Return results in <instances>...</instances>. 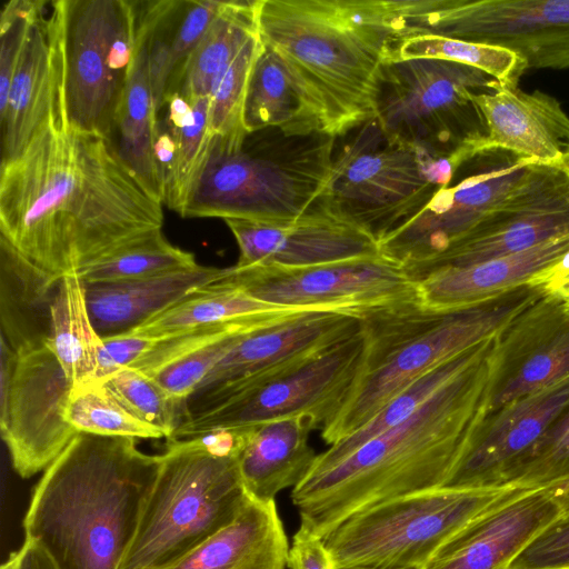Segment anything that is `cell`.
Returning <instances> with one entry per match:
<instances>
[{
  "label": "cell",
  "instance_id": "1",
  "mask_svg": "<svg viewBox=\"0 0 569 569\" xmlns=\"http://www.w3.org/2000/svg\"><path fill=\"white\" fill-rule=\"evenodd\" d=\"M152 198L103 137L43 127L0 170V236L62 277L162 230Z\"/></svg>",
  "mask_w": 569,
  "mask_h": 569
},
{
  "label": "cell",
  "instance_id": "2",
  "mask_svg": "<svg viewBox=\"0 0 569 569\" xmlns=\"http://www.w3.org/2000/svg\"><path fill=\"white\" fill-rule=\"evenodd\" d=\"M498 335L408 418L342 457L315 460L291 491L300 527L322 538L362 509L442 487L488 413Z\"/></svg>",
  "mask_w": 569,
  "mask_h": 569
},
{
  "label": "cell",
  "instance_id": "3",
  "mask_svg": "<svg viewBox=\"0 0 569 569\" xmlns=\"http://www.w3.org/2000/svg\"><path fill=\"white\" fill-rule=\"evenodd\" d=\"M159 468L136 438L78 432L34 486L24 539L59 569H118Z\"/></svg>",
  "mask_w": 569,
  "mask_h": 569
},
{
  "label": "cell",
  "instance_id": "4",
  "mask_svg": "<svg viewBox=\"0 0 569 569\" xmlns=\"http://www.w3.org/2000/svg\"><path fill=\"white\" fill-rule=\"evenodd\" d=\"M254 18L322 132L339 138L375 117L396 54L386 0H256Z\"/></svg>",
  "mask_w": 569,
  "mask_h": 569
},
{
  "label": "cell",
  "instance_id": "5",
  "mask_svg": "<svg viewBox=\"0 0 569 569\" xmlns=\"http://www.w3.org/2000/svg\"><path fill=\"white\" fill-rule=\"evenodd\" d=\"M543 295L525 284L455 311L432 312L418 306L365 318L363 366L348 401L321 431L322 439L331 446L349 436L415 380L497 336Z\"/></svg>",
  "mask_w": 569,
  "mask_h": 569
},
{
  "label": "cell",
  "instance_id": "6",
  "mask_svg": "<svg viewBox=\"0 0 569 569\" xmlns=\"http://www.w3.org/2000/svg\"><path fill=\"white\" fill-rule=\"evenodd\" d=\"M336 139L279 129L248 133L241 143L213 137L181 217L283 221L321 211Z\"/></svg>",
  "mask_w": 569,
  "mask_h": 569
},
{
  "label": "cell",
  "instance_id": "7",
  "mask_svg": "<svg viewBox=\"0 0 569 569\" xmlns=\"http://www.w3.org/2000/svg\"><path fill=\"white\" fill-rule=\"evenodd\" d=\"M234 430L168 441L134 538L118 569H167L230 523L246 503Z\"/></svg>",
  "mask_w": 569,
  "mask_h": 569
},
{
  "label": "cell",
  "instance_id": "8",
  "mask_svg": "<svg viewBox=\"0 0 569 569\" xmlns=\"http://www.w3.org/2000/svg\"><path fill=\"white\" fill-rule=\"evenodd\" d=\"M51 4L58 124L111 141L137 49L136 1Z\"/></svg>",
  "mask_w": 569,
  "mask_h": 569
},
{
  "label": "cell",
  "instance_id": "9",
  "mask_svg": "<svg viewBox=\"0 0 569 569\" xmlns=\"http://www.w3.org/2000/svg\"><path fill=\"white\" fill-rule=\"evenodd\" d=\"M458 168L390 139L373 118L336 139L319 209L380 242L449 184Z\"/></svg>",
  "mask_w": 569,
  "mask_h": 569
},
{
  "label": "cell",
  "instance_id": "10",
  "mask_svg": "<svg viewBox=\"0 0 569 569\" xmlns=\"http://www.w3.org/2000/svg\"><path fill=\"white\" fill-rule=\"evenodd\" d=\"M491 81L453 61L391 59L381 68L375 119L390 139L459 168L479 154L486 128L475 96Z\"/></svg>",
  "mask_w": 569,
  "mask_h": 569
},
{
  "label": "cell",
  "instance_id": "11",
  "mask_svg": "<svg viewBox=\"0 0 569 569\" xmlns=\"http://www.w3.org/2000/svg\"><path fill=\"white\" fill-rule=\"evenodd\" d=\"M513 488L440 487L405 495L353 513L321 539L336 569H419Z\"/></svg>",
  "mask_w": 569,
  "mask_h": 569
},
{
  "label": "cell",
  "instance_id": "12",
  "mask_svg": "<svg viewBox=\"0 0 569 569\" xmlns=\"http://www.w3.org/2000/svg\"><path fill=\"white\" fill-rule=\"evenodd\" d=\"M397 40L438 36L501 47L528 69H569V0H387Z\"/></svg>",
  "mask_w": 569,
  "mask_h": 569
},
{
  "label": "cell",
  "instance_id": "13",
  "mask_svg": "<svg viewBox=\"0 0 569 569\" xmlns=\"http://www.w3.org/2000/svg\"><path fill=\"white\" fill-rule=\"evenodd\" d=\"M367 350L361 328L284 373L233 391L186 416L172 438L181 440L300 416L322 431L339 415L359 378Z\"/></svg>",
  "mask_w": 569,
  "mask_h": 569
},
{
  "label": "cell",
  "instance_id": "14",
  "mask_svg": "<svg viewBox=\"0 0 569 569\" xmlns=\"http://www.w3.org/2000/svg\"><path fill=\"white\" fill-rule=\"evenodd\" d=\"M218 284L279 307L340 311L361 318L420 305L418 280L379 254L311 267L223 268Z\"/></svg>",
  "mask_w": 569,
  "mask_h": 569
},
{
  "label": "cell",
  "instance_id": "15",
  "mask_svg": "<svg viewBox=\"0 0 569 569\" xmlns=\"http://www.w3.org/2000/svg\"><path fill=\"white\" fill-rule=\"evenodd\" d=\"M72 388L46 345L17 355L0 338V431L14 471H44L78 433L64 419Z\"/></svg>",
  "mask_w": 569,
  "mask_h": 569
},
{
  "label": "cell",
  "instance_id": "16",
  "mask_svg": "<svg viewBox=\"0 0 569 569\" xmlns=\"http://www.w3.org/2000/svg\"><path fill=\"white\" fill-rule=\"evenodd\" d=\"M533 162L502 150L477 154L425 208L379 242L380 253L413 277L491 211Z\"/></svg>",
  "mask_w": 569,
  "mask_h": 569
},
{
  "label": "cell",
  "instance_id": "17",
  "mask_svg": "<svg viewBox=\"0 0 569 569\" xmlns=\"http://www.w3.org/2000/svg\"><path fill=\"white\" fill-rule=\"evenodd\" d=\"M567 232L569 173L560 166L533 162L491 211L413 277L516 253Z\"/></svg>",
  "mask_w": 569,
  "mask_h": 569
},
{
  "label": "cell",
  "instance_id": "18",
  "mask_svg": "<svg viewBox=\"0 0 569 569\" xmlns=\"http://www.w3.org/2000/svg\"><path fill=\"white\" fill-rule=\"evenodd\" d=\"M362 321L349 312L307 311L243 332L188 399L189 412L284 373L357 332Z\"/></svg>",
  "mask_w": 569,
  "mask_h": 569
},
{
  "label": "cell",
  "instance_id": "19",
  "mask_svg": "<svg viewBox=\"0 0 569 569\" xmlns=\"http://www.w3.org/2000/svg\"><path fill=\"white\" fill-rule=\"evenodd\" d=\"M568 377L569 313L545 293L498 335L488 413Z\"/></svg>",
  "mask_w": 569,
  "mask_h": 569
},
{
  "label": "cell",
  "instance_id": "20",
  "mask_svg": "<svg viewBox=\"0 0 569 569\" xmlns=\"http://www.w3.org/2000/svg\"><path fill=\"white\" fill-rule=\"evenodd\" d=\"M569 406V377L489 412L442 487L506 488L510 473Z\"/></svg>",
  "mask_w": 569,
  "mask_h": 569
},
{
  "label": "cell",
  "instance_id": "21",
  "mask_svg": "<svg viewBox=\"0 0 569 569\" xmlns=\"http://www.w3.org/2000/svg\"><path fill=\"white\" fill-rule=\"evenodd\" d=\"M223 221L239 248L238 268H300L381 254L372 236L322 211L283 221Z\"/></svg>",
  "mask_w": 569,
  "mask_h": 569
},
{
  "label": "cell",
  "instance_id": "22",
  "mask_svg": "<svg viewBox=\"0 0 569 569\" xmlns=\"http://www.w3.org/2000/svg\"><path fill=\"white\" fill-rule=\"evenodd\" d=\"M561 513L545 488L515 487L451 536L419 569H508Z\"/></svg>",
  "mask_w": 569,
  "mask_h": 569
},
{
  "label": "cell",
  "instance_id": "23",
  "mask_svg": "<svg viewBox=\"0 0 569 569\" xmlns=\"http://www.w3.org/2000/svg\"><path fill=\"white\" fill-rule=\"evenodd\" d=\"M486 136L479 153L502 150L538 163L562 166L569 148V116L553 97L495 79L475 96Z\"/></svg>",
  "mask_w": 569,
  "mask_h": 569
},
{
  "label": "cell",
  "instance_id": "24",
  "mask_svg": "<svg viewBox=\"0 0 569 569\" xmlns=\"http://www.w3.org/2000/svg\"><path fill=\"white\" fill-rule=\"evenodd\" d=\"M569 253V232L529 249L482 262L440 267L418 280L421 308L447 312L479 305L529 284Z\"/></svg>",
  "mask_w": 569,
  "mask_h": 569
},
{
  "label": "cell",
  "instance_id": "25",
  "mask_svg": "<svg viewBox=\"0 0 569 569\" xmlns=\"http://www.w3.org/2000/svg\"><path fill=\"white\" fill-rule=\"evenodd\" d=\"M56 71L51 20L43 12L30 30L0 111L1 163L20 154L43 127L58 124Z\"/></svg>",
  "mask_w": 569,
  "mask_h": 569
},
{
  "label": "cell",
  "instance_id": "26",
  "mask_svg": "<svg viewBox=\"0 0 569 569\" xmlns=\"http://www.w3.org/2000/svg\"><path fill=\"white\" fill-rule=\"evenodd\" d=\"M222 271L198 263L147 278L84 283L92 325L100 337L130 331L217 281Z\"/></svg>",
  "mask_w": 569,
  "mask_h": 569
},
{
  "label": "cell",
  "instance_id": "27",
  "mask_svg": "<svg viewBox=\"0 0 569 569\" xmlns=\"http://www.w3.org/2000/svg\"><path fill=\"white\" fill-rule=\"evenodd\" d=\"M289 556L276 501L249 496L230 523L167 569H287Z\"/></svg>",
  "mask_w": 569,
  "mask_h": 569
},
{
  "label": "cell",
  "instance_id": "28",
  "mask_svg": "<svg viewBox=\"0 0 569 569\" xmlns=\"http://www.w3.org/2000/svg\"><path fill=\"white\" fill-rule=\"evenodd\" d=\"M292 315L296 313L200 327L158 339L130 367L151 377L171 397L186 403L243 332Z\"/></svg>",
  "mask_w": 569,
  "mask_h": 569
},
{
  "label": "cell",
  "instance_id": "29",
  "mask_svg": "<svg viewBox=\"0 0 569 569\" xmlns=\"http://www.w3.org/2000/svg\"><path fill=\"white\" fill-rule=\"evenodd\" d=\"M241 428L239 472L246 492L252 498L274 500L280 491L295 488L318 456L309 442L315 429L305 417H284Z\"/></svg>",
  "mask_w": 569,
  "mask_h": 569
},
{
  "label": "cell",
  "instance_id": "30",
  "mask_svg": "<svg viewBox=\"0 0 569 569\" xmlns=\"http://www.w3.org/2000/svg\"><path fill=\"white\" fill-rule=\"evenodd\" d=\"M62 277L37 266L0 236L1 339L17 355L49 343Z\"/></svg>",
  "mask_w": 569,
  "mask_h": 569
},
{
  "label": "cell",
  "instance_id": "31",
  "mask_svg": "<svg viewBox=\"0 0 569 569\" xmlns=\"http://www.w3.org/2000/svg\"><path fill=\"white\" fill-rule=\"evenodd\" d=\"M137 34L136 54L117 112L111 142L120 160L147 192L163 203L153 152L159 119L149 80L147 33L138 12Z\"/></svg>",
  "mask_w": 569,
  "mask_h": 569
},
{
  "label": "cell",
  "instance_id": "32",
  "mask_svg": "<svg viewBox=\"0 0 569 569\" xmlns=\"http://www.w3.org/2000/svg\"><path fill=\"white\" fill-rule=\"evenodd\" d=\"M305 311L260 301L244 291L216 282L203 287L153 316L131 332L154 339L232 321Z\"/></svg>",
  "mask_w": 569,
  "mask_h": 569
},
{
  "label": "cell",
  "instance_id": "33",
  "mask_svg": "<svg viewBox=\"0 0 569 569\" xmlns=\"http://www.w3.org/2000/svg\"><path fill=\"white\" fill-rule=\"evenodd\" d=\"M256 33L254 1L226 0L221 12L184 64L176 91L189 101L209 99L227 69Z\"/></svg>",
  "mask_w": 569,
  "mask_h": 569
},
{
  "label": "cell",
  "instance_id": "34",
  "mask_svg": "<svg viewBox=\"0 0 569 569\" xmlns=\"http://www.w3.org/2000/svg\"><path fill=\"white\" fill-rule=\"evenodd\" d=\"M242 120L248 133L263 129H279L288 134L321 131L284 67L264 46L249 79Z\"/></svg>",
  "mask_w": 569,
  "mask_h": 569
},
{
  "label": "cell",
  "instance_id": "35",
  "mask_svg": "<svg viewBox=\"0 0 569 569\" xmlns=\"http://www.w3.org/2000/svg\"><path fill=\"white\" fill-rule=\"evenodd\" d=\"M54 352L72 386L93 379L101 337L96 331L78 271L63 276L52 306L51 336Z\"/></svg>",
  "mask_w": 569,
  "mask_h": 569
},
{
  "label": "cell",
  "instance_id": "36",
  "mask_svg": "<svg viewBox=\"0 0 569 569\" xmlns=\"http://www.w3.org/2000/svg\"><path fill=\"white\" fill-rule=\"evenodd\" d=\"M480 345V343H479ZM479 345L441 363L401 390L362 427L318 453L317 461L335 460L370 438L398 425L425 405L472 359Z\"/></svg>",
  "mask_w": 569,
  "mask_h": 569
},
{
  "label": "cell",
  "instance_id": "37",
  "mask_svg": "<svg viewBox=\"0 0 569 569\" xmlns=\"http://www.w3.org/2000/svg\"><path fill=\"white\" fill-rule=\"evenodd\" d=\"M64 419L77 432L143 439L164 437L127 409L101 380L72 386Z\"/></svg>",
  "mask_w": 569,
  "mask_h": 569
},
{
  "label": "cell",
  "instance_id": "38",
  "mask_svg": "<svg viewBox=\"0 0 569 569\" xmlns=\"http://www.w3.org/2000/svg\"><path fill=\"white\" fill-rule=\"evenodd\" d=\"M441 59L477 68L503 82L518 84L526 72L525 61L515 52L491 44L438 36H413L396 43L395 59Z\"/></svg>",
  "mask_w": 569,
  "mask_h": 569
},
{
  "label": "cell",
  "instance_id": "39",
  "mask_svg": "<svg viewBox=\"0 0 569 569\" xmlns=\"http://www.w3.org/2000/svg\"><path fill=\"white\" fill-rule=\"evenodd\" d=\"M197 264L193 253L171 244L162 230H158L78 273L83 283L113 282L152 277Z\"/></svg>",
  "mask_w": 569,
  "mask_h": 569
},
{
  "label": "cell",
  "instance_id": "40",
  "mask_svg": "<svg viewBox=\"0 0 569 569\" xmlns=\"http://www.w3.org/2000/svg\"><path fill=\"white\" fill-rule=\"evenodd\" d=\"M263 49L259 32L243 46L209 97L210 136L231 143L244 140L242 112L253 66Z\"/></svg>",
  "mask_w": 569,
  "mask_h": 569
},
{
  "label": "cell",
  "instance_id": "41",
  "mask_svg": "<svg viewBox=\"0 0 569 569\" xmlns=\"http://www.w3.org/2000/svg\"><path fill=\"white\" fill-rule=\"evenodd\" d=\"M134 416L170 440L184 419L186 403L171 397L151 377L127 367L101 380Z\"/></svg>",
  "mask_w": 569,
  "mask_h": 569
},
{
  "label": "cell",
  "instance_id": "42",
  "mask_svg": "<svg viewBox=\"0 0 569 569\" xmlns=\"http://www.w3.org/2000/svg\"><path fill=\"white\" fill-rule=\"evenodd\" d=\"M190 102L193 106V116L188 121L172 126L162 120L172 132L177 144L174 173L163 203L180 216L207 160L213 138L208 130L209 99Z\"/></svg>",
  "mask_w": 569,
  "mask_h": 569
},
{
  "label": "cell",
  "instance_id": "43",
  "mask_svg": "<svg viewBox=\"0 0 569 569\" xmlns=\"http://www.w3.org/2000/svg\"><path fill=\"white\" fill-rule=\"evenodd\" d=\"M569 476V406L519 461L507 487L543 488Z\"/></svg>",
  "mask_w": 569,
  "mask_h": 569
},
{
  "label": "cell",
  "instance_id": "44",
  "mask_svg": "<svg viewBox=\"0 0 569 569\" xmlns=\"http://www.w3.org/2000/svg\"><path fill=\"white\" fill-rule=\"evenodd\" d=\"M47 1L11 0L0 16V111L4 108L12 76L30 30L44 12Z\"/></svg>",
  "mask_w": 569,
  "mask_h": 569
},
{
  "label": "cell",
  "instance_id": "45",
  "mask_svg": "<svg viewBox=\"0 0 569 569\" xmlns=\"http://www.w3.org/2000/svg\"><path fill=\"white\" fill-rule=\"evenodd\" d=\"M224 1H184L172 44L173 74L167 97L177 90L184 64L221 12Z\"/></svg>",
  "mask_w": 569,
  "mask_h": 569
},
{
  "label": "cell",
  "instance_id": "46",
  "mask_svg": "<svg viewBox=\"0 0 569 569\" xmlns=\"http://www.w3.org/2000/svg\"><path fill=\"white\" fill-rule=\"evenodd\" d=\"M508 569H569V511L541 530Z\"/></svg>",
  "mask_w": 569,
  "mask_h": 569
},
{
  "label": "cell",
  "instance_id": "47",
  "mask_svg": "<svg viewBox=\"0 0 569 569\" xmlns=\"http://www.w3.org/2000/svg\"><path fill=\"white\" fill-rule=\"evenodd\" d=\"M157 341L158 339L131 331L101 337L97 369L92 380H103L119 370L130 367Z\"/></svg>",
  "mask_w": 569,
  "mask_h": 569
},
{
  "label": "cell",
  "instance_id": "48",
  "mask_svg": "<svg viewBox=\"0 0 569 569\" xmlns=\"http://www.w3.org/2000/svg\"><path fill=\"white\" fill-rule=\"evenodd\" d=\"M289 569H336L322 539L299 526L290 545Z\"/></svg>",
  "mask_w": 569,
  "mask_h": 569
},
{
  "label": "cell",
  "instance_id": "49",
  "mask_svg": "<svg viewBox=\"0 0 569 569\" xmlns=\"http://www.w3.org/2000/svg\"><path fill=\"white\" fill-rule=\"evenodd\" d=\"M20 569H59L49 553L36 541L24 539Z\"/></svg>",
  "mask_w": 569,
  "mask_h": 569
},
{
  "label": "cell",
  "instance_id": "50",
  "mask_svg": "<svg viewBox=\"0 0 569 569\" xmlns=\"http://www.w3.org/2000/svg\"><path fill=\"white\" fill-rule=\"evenodd\" d=\"M543 488L549 492L562 513L569 511V476Z\"/></svg>",
  "mask_w": 569,
  "mask_h": 569
},
{
  "label": "cell",
  "instance_id": "51",
  "mask_svg": "<svg viewBox=\"0 0 569 569\" xmlns=\"http://www.w3.org/2000/svg\"><path fill=\"white\" fill-rule=\"evenodd\" d=\"M545 293L561 298L569 293V272L561 277L559 280L549 286Z\"/></svg>",
  "mask_w": 569,
  "mask_h": 569
},
{
  "label": "cell",
  "instance_id": "52",
  "mask_svg": "<svg viewBox=\"0 0 569 569\" xmlns=\"http://www.w3.org/2000/svg\"><path fill=\"white\" fill-rule=\"evenodd\" d=\"M22 558V549L12 552L9 558L1 565L0 569H20Z\"/></svg>",
  "mask_w": 569,
  "mask_h": 569
},
{
  "label": "cell",
  "instance_id": "53",
  "mask_svg": "<svg viewBox=\"0 0 569 569\" xmlns=\"http://www.w3.org/2000/svg\"><path fill=\"white\" fill-rule=\"evenodd\" d=\"M562 166L563 168L568 171L569 173V148L567 149L566 153H565V158H563V162H562Z\"/></svg>",
  "mask_w": 569,
  "mask_h": 569
},
{
  "label": "cell",
  "instance_id": "54",
  "mask_svg": "<svg viewBox=\"0 0 569 569\" xmlns=\"http://www.w3.org/2000/svg\"><path fill=\"white\" fill-rule=\"evenodd\" d=\"M563 302L566 311L569 313V293L560 298Z\"/></svg>",
  "mask_w": 569,
  "mask_h": 569
},
{
  "label": "cell",
  "instance_id": "55",
  "mask_svg": "<svg viewBox=\"0 0 569 569\" xmlns=\"http://www.w3.org/2000/svg\"><path fill=\"white\" fill-rule=\"evenodd\" d=\"M347 569H358V568H347Z\"/></svg>",
  "mask_w": 569,
  "mask_h": 569
}]
</instances>
